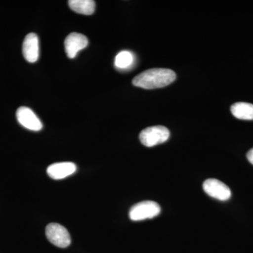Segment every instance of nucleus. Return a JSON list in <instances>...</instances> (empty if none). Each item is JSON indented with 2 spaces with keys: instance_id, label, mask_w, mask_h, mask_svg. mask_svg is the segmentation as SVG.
I'll use <instances>...</instances> for the list:
<instances>
[{
  "instance_id": "obj_9",
  "label": "nucleus",
  "mask_w": 253,
  "mask_h": 253,
  "mask_svg": "<svg viewBox=\"0 0 253 253\" xmlns=\"http://www.w3.org/2000/svg\"><path fill=\"white\" fill-rule=\"evenodd\" d=\"M77 166L71 162L54 163L51 165L46 169L48 175L51 179H62L76 172Z\"/></svg>"
},
{
  "instance_id": "obj_1",
  "label": "nucleus",
  "mask_w": 253,
  "mask_h": 253,
  "mask_svg": "<svg viewBox=\"0 0 253 253\" xmlns=\"http://www.w3.org/2000/svg\"><path fill=\"white\" fill-rule=\"evenodd\" d=\"M176 73L168 68H152L137 75L132 84L138 87L154 89L165 87L175 81Z\"/></svg>"
},
{
  "instance_id": "obj_8",
  "label": "nucleus",
  "mask_w": 253,
  "mask_h": 253,
  "mask_svg": "<svg viewBox=\"0 0 253 253\" xmlns=\"http://www.w3.org/2000/svg\"><path fill=\"white\" fill-rule=\"evenodd\" d=\"M23 54L29 63L36 62L39 58V39L36 33H29L23 43Z\"/></svg>"
},
{
  "instance_id": "obj_13",
  "label": "nucleus",
  "mask_w": 253,
  "mask_h": 253,
  "mask_svg": "<svg viewBox=\"0 0 253 253\" xmlns=\"http://www.w3.org/2000/svg\"><path fill=\"white\" fill-rule=\"evenodd\" d=\"M247 158L250 163L253 165V149L250 150L247 154Z\"/></svg>"
},
{
  "instance_id": "obj_12",
  "label": "nucleus",
  "mask_w": 253,
  "mask_h": 253,
  "mask_svg": "<svg viewBox=\"0 0 253 253\" xmlns=\"http://www.w3.org/2000/svg\"><path fill=\"white\" fill-rule=\"evenodd\" d=\"M134 62V56L129 51H122L118 53L115 59V66L119 69H126Z\"/></svg>"
},
{
  "instance_id": "obj_7",
  "label": "nucleus",
  "mask_w": 253,
  "mask_h": 253,
  "mask_svg": "<svg viewBox=\"0 0 253 253\" xmlns=\"http://www.w3.org/2000/svg\"><path fill=\"white\" fill-rule=\"evenodd\" d=\"M87 38L81 33H72L66 37L64 42L65 50L70 59H74L81 50L88 45Z\"/></svg>"
},
{
  "instance_id": "obj_10",
  "label": "nucleus",
  "mask_w": 253,
  "mask_h": 253,
  "mask_svg": "<svg viewBox=\"0 0 253 253\" xmlns=\"http://www.w3.org/2000/svg\"><path fill=\"white\" fill-rule=\"evenodd\" d=\"M231 113L234 117L244 121H253V104L250 103L238 102L231 107Z\"/></svg>"
},
{
  "instance_id": "obj_5",
  "label": "nucleus",
  "mask_w": 253,
  "mask_h": 253,
  "mask_svg": "<svg viewBox=\"0 0 253 253\" xmlns=\"http://www.w3.org/2000/svg\"><path fill=\"white\" fill-rule=\"evenodd\" d=\"M203 188L208 196L219 201H227L231 196V191L229 186L218 179H207L204 181Z\"/></svg>"
},
{
  "instance_id": "obj_2",
  "label": "nucleus",
  "mask_w": 253,
  "mask_h": 253,
  "mask_svg": "<svg viewBox=\"0 0 253 253\" xmlns=\"http://www.w3.org/2000/svg\"><path fill=\"white\" fill-rule=\"evenodd\" d=\"M169 131L164 126H153L146 128L139 134L141 144L147 147H152L163 144L169 139Z\"/></svg>"
},
{
  "instance_id": "obj_4",
  "label": "nucleus",
  "mask_w": 253,
  "mask_h": 253,
  "mask_svg": "<svg viewBox=\"0 0 253 253\" xmlns=\"http://www.w3.org/2000/svg\"><path fill=\"white\" fill-rule=\"evenodd\" d=\"M46 236L49 242L56 247L65 249L70 246L71 238L64 226L58 223H50L46 227Z\"/></svg>"
},
{
  "instance_id": "obj_11",
  "label": "nucleus",
  "mask_w": 253,
  "mask_h": 253,
  "mask_svg": "<svg viewBox=\"0 0 253 253\" xmlns=\"http://www.w3.org/2000/svg\"><path fill=\"white\" fill-rule=\"evenodd\" d=\"M68 5L75 12L84 15L92 14L96 6L92 0H70Z\"/></svg>"
},
{
  "instance_id": "obj_6",
  "label": "nucleus",
  "mask_w": 253,
  "mask_h": 253,
  "mask_svg": "<svg viewBox=\"0 0 253 253\" xmlns=\"http://www.w3.org/2000/svg\"><path fill=\"white\" fill-rule=\"evenodd\" d=\"M16 118L21 126L29 130L38 131L42 129L41 120L29 108L25 106L18 108L16 111Z\"/></svg>"
},
{
  "instance_id": "obj_3",
  "label": "nucleus",
  "mask_w": 253,
  "mask_h": 253,
  "mask_svg": "<svg viewBox=\"0 0 253 253\" xmlns=\"http://www.w3.org/2000/svg\"><path fill=\"white\" fill-rule=\"evenodd\" d=\"M161 207L157 203L152 201H144L131 208L129 217L132 221H142L156 217L161 213Z\"/></svg>"
}]
</instances>
